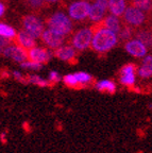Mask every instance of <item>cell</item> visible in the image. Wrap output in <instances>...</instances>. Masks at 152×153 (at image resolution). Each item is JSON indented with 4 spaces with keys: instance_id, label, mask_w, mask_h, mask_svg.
Masks as SVG:
<instances>
[{
    "instance_id": "cell-4",
    "label": "cell",
    "mask_w": 152,
    "mask_h": 153,
    "mask_svg": "<svg viewBox=\"0 0 152 153\" xmlns=\"http://www.w3.org/2000/svg\"><path fill=\"white\" fill-rule=\"evenodd\" d=\"M94 81L93 76L84 71H78L75 74H68L63 76V82L67 87L70 88H81L86 87Z\"/></svg>"
},
{
    "instance_id": "cell-7",
    "label": "cell",
    "mask_w": 152,
    "mask_h": 153,
    "mask_svg": "<svg viewBox=\"0 0 152 153\" xmlns=\"http://www.w3.org/2000/svg\"><path fill=\"white\" fill-rule=\"evenodd\" d=\"M22 27L25 28V31L34 37H39L44 32L43 22L34 15H25L22 17Z\"/></svg>"
},
{
    "instance_id": "cell-19",
    "label": "cell",
    "mask_w": 152,
    "mask_h": 153,
    "mask_svg": "<svg viewBox=\"0 0 152 153\" xmlns=\"http://www.w3.org/2000/svg\"><path fill=\"white\" fill-rule=\"evenodd\" d=\"M105 12H107V9L103 7L102 5L98 3L96 1L92 7H90V11H89V14H88V17L92 22H99L101 19H103L105 15Z\"/></svg>"
},
{
    "instance_id": "cell-32",
    "label": "cell",
    "mask_w": 152,
    "mask_h": 153,
    "mask_svg": "<svg viewBox=\"0 0 152 153\" xmlns=\"http://www.w3.org/2000/svg\"><path fill=\"white\" fill-rule=\"evenodd\" d=\"M85 1H92V0H85Z\"/></svg>"
},
{
    "instance_id": "cell-31",
    "label": "cell",
    "mask_w": 152,
    "mask_h": 153,
    "mask_svg": "<svg viewBox=\"0 0 152 153\" xmlns=\"http://www.w3.org/2000/svg\"><path fill=\"white\" fill-rule=\"evenodd\" d=\"M47 2H55V1H57V0H46Z\"/></svg>"
},
{
    "instance_id": "cell-8",
    "label": "cell",
    "mask_w": 152,
    "mask_h": 153,
    "mask_svg": "<svg viewBox=\"0 0 152 153\" xmlns=\"http://www.w3.org/2000/svg\"><path fill=\"white\" fill-rule=\"evenodd\" d=\"M90 11V5L87 1L82 0V1H76L72 3L68 9L69 15L75 20H82L85 17L88 16Z\"/></svg>"
},
{
    "instance_id": "cell-12",
    "label": "cell",
    "mask_w": 152,
    "mask_h": 153,
    "mask_svg": "<svg viewBox=\"0 0 152 153\" xmlns=\"http://www.w3.org/2000/svg\"><path fill=\"white\" fill-rule=\"evenodd\" d=\"M42 41L48 46V47L52 48V49H57V48L61 47L62 44L64 43V35L57 33L53 30L49 29L46 30L42 34Z\"/></svg>"
},
{
    "instance_id": "cell-17",
    "label": "cell",
    "mask_w": 152,
    "mask_h": 153,
    "mask_svg": "<svg viewBox=\"0 0 152 153\" xmlns=\"http://www.w3.org/2000/svg\"><path fill=\"white\" fill-rule=\"evenodd\" d=\"M95 87L100 93L109 94V95H114L117 91L116 83L112 80H101L95 84Z\"/></svg>"
},
{
    "instance_id": "cell-33",
    "label": "cell",
    "mask_w": 152,
    "mask_h": 153,
    "mask_svg": "<svg viewBox=\"0 0 152 153\" xmlns=\"http://www.w3.org/2000/svg\"><path fill=\"white\" fill-rule=\"evenodd\" d=\"M0 52H1V50H0Z\"/></svg>"
},
{
    "instance_id": "cell-28",
    "label": "cell",
    "mask_w": 152,
    "mask_h": 153,
    "mask_svg": "<svg viewBox=\"0 0 152 153\" xmlns=\"http://www.w3.org/2000/svg\"><path fill=\"white\" fill-rule=\"evenodd\" d=\"M9 44H10L9 38L0 35V48L7 47V46H9Z\"/></svg>"
},
{
    "instance_id": "cell-13",
    "label": "cell",
    "mask_w": 152,
    "mask_h": 153,
    "mask_svg": "<svg viewBox=\"0 0 152 153\" xmlns=\"http://www.w3.org/2000/svg\"><path fill=\"white\" fill-rule=\"evenodd\" d=\"M136 39L140 41L148 49H152V25H147L135 30Z\"/></svg>"
},
{
    "instance_id": "cell-3",
    "label": "cell",
    "mask_w": 152,
    "mask_h": 153,
    "mask_svg": "<svg viewBox=\"0 0 152 153\" xmlns=\"http://www.w3.org/2000/svg\"><path fill=\"white\" fill-rule=\"evenodd\" d=\"M47 25L49 29L64 36L68 35L72 30V20L62 12H57L51 15L47 19Z\"/></svg>"
},
{
    "instance_id": "cell-23",
    "label": "cell",
    "mask_w": 152,
    "mask_h": 153,
    "mask_svg": "<svg viewBox=\"0 0 152 153\" xmlns=\"http://www.w3.org/2000/svg\"><path fill=\"white\" fill-rule=\"evenodd\" d=\"M0 35L7 38H14L15 35H16V31L11 26L0 24Z\"/></svg>"
},
{
    "instance_id": "cell-27",
    "label": "cell",
    "mask_w": 152,
    "mask_h": 153,
    "mask_svg": "<svg viewBox=\"0 0 152 153\" xmlns=\"http://www.w3.org/2000/svg\"><path fill=\"white\" fill-rule=\"evenodd\" d=\"M13 76H14L15 79L18 80V81H20L22 83H27V78H25V76L22 74V72L14 71V72H13Z\"/></svg>"
},
{
    "instance_id": "cell-5",
    "label": "cell",
    "mask_w": 152,
    "mask_h": 153,
    "mask_svg": "<svg viewBox=\"0 0 152 153\" xmlns=\"http://www.w3.org/2000/svg\"><path fill=\"white\" fill-rule=\"evenodd\" d=\"M138 66L133 63L126 64L120 68L119 71V81L126 87H133L136 83Z\"/></svg>"
},
{
    "instance_id": "cell-16",
    "label": "cell",
    "mask_w": 152,
    "mask_h": 153,
    "mask_svg": "<svg viewBox=\"0 0 152 153\" xmlns=\"http://www.w3.org/2000/svg\"><path fill=\"white\" fill-rule=\"evenodd\" d=\"M137 74L142 79H149L152 76V55H146L142 65L138 67Z\"/></svg>"
},
{
    "instance_id": "cell-15",
    "label": "cell",
    "mask_w": 152,
    "mask_h": 153,
    "mask_svg": "<svg viewBox=\"0 0 152 153\" xmlns=\"http://www.w3.org/2000/svg\"><path fill=\"white\" fill-rule=\"evenodd\" d=\"M54 56L63 62H72L76 60V50L70 46H61L55 49Z\"/></svg>"
},
{
    "instance_id": "cell-25",
    "label": "cell",
    "mask_w": 152,
    "mask_h": 153,
    "mask_svg": "<svg viewBox=\"0 0 152 153\" xmlns=\"http://www.w3.org/2000/svg\"><path fill=\"white\" fill-rule=\"evenodd\" d=\"M45 0H26V4L31 9H40L44 5Z\"/></svg>"
},
{
    "instance_id": "cell-6",
    "label": "cell",
    "mask_w": 152,
    "mask_h": 153,
    "mask_svg": "<svg viewBox=\"0 0 152 153\" xmlns=\"http://www.w3.org/2000/svg\"><path fill=\"white\" fill-rule=\"evenodd\" d=\"M93 35L94 33L92 28L80 29L75 33L74 37H72V46L78 50H84L90 46Z\"/></svg>"
},
{
    "instance_id": "cell-26",
    "label": "cell",
    "mask_w": 152,
    "mask_h": 153,
    "mask_svg": "<svg viewBox=\"0 0 152 153\" xmlns=\"http://www.w3.org/2000/svg\"><path fill=\"white\" fill-rule=\"evenodd\" d=\"M48 80H49L50 83H57V82L61 80V76L59 74V72L52 70V71L49 72V78H48Z\"/></svg>"
},
{
    "instance_id": "cell-11",
    "label": "cell",
    "mask_w": 152,
    "mask_h": 153,
    "mask_svg": "<svg viewBox=\"0 0 152 153\" xmlns=\"http://www.w3.org/2000/svg\"><path fill=\"white\" fill-rule=\"evenodd\" d=\"M3 55L12 59L13 61L18 63H22L28 60V51L20 46H7L3 50Z\"/></svg>"
},
{
    "instance_id": "cell-1",
    "label": "cell",
    "mask_w": 152,
    "mask_h": 153,
    "mask_svg": "<svg viewBox=\"0 0 152 153\" xmlns=\"http://www.w3.org/2000/svg\"><path fill=\"white\" fill-rule=\"evenodd\" d=\"M93 39H92V49L96 52L103 53L111 50L117 45L118 38L115 32L107 28H99L93 31Z\"/></svg>"
},
{
    "instance_id": "cell-29",
    "label": "cell",
    "mask_w": 152,
    "mask_h": 153,
    "mask_svg": "<svg viewBox=\"0 0 152 153\" xmlns=\"http://www.w3.org/2000/svg\"><path fill=\"white\" fill-rule=\"evenodd\" d=\"M4 12H5V7H4V4L0 2V17H1L3 14H4Z\"/></svg>"
},
{
    "instance_id": "cell-18",
    "label": "cell",
    "mask_w": 152,
    "mask_h": 153,
    "mask_svg": "<svg viewBox=\"0 0 152 153\" xmlns=\"http://www.w3.org/2000/svg\"><path fill=\"white\" fill-rule=\"evenodd\" d=\"M127 9L126 0H109V10L115 16H122Z\"/></svg>"
},
{
    "instance_id": "cell-22",
    "label": "cell",
    "mask_w": 152,
    "mask_h": 153,
    "mask_svg": "<svg viewBox=\"0 0 152 153\" xmlns=\"http://www.w3.org/2000/svg\"><path fill=\"white\" fill-rule=\"evenodd\" d=\"M27 83L33 84V85L39 86V87H48L50 85L49 80H45L44 78H42L39 76H36V74L29 76L27 78Z\"/></svg>"
},
{
    "instance_id": "cell-2",
    "label": "cell",
    "mask_w": 152,
    "mask_h": 153,
    "mask_svg": "<svg viewBox=\"0 0 152 153\" xmlns=\"http://www.w3.org/2000/svg\"><path fill=\"white\" fill-rule=\"evenodd\" d=\"M121 17H122V24L128 25L134 29L142 28L143 26H147V25H152V16L132 5L127 7L124 15Z\"/></svg>"
},
{
    "instance_id": "cell-14",
    "label": "cell",
    "mask_w": 152,
    "mask_h": 153,
    "mask_svg": "<svg viewBox=\"0 0 152 153\" xmlns=\"http://www.w3.org/2000/svg\"><path fill=\"white\" fill-rule=\"evenodd\" d=\"M15 43L20 47L25 48V49H30V48L35 47L36 43L34 39V36H32L30 33L27 31H19L15 35Z\"/></svg>"
},
{
    "instance_id": "cell-9",
    "label": "cell",
    "mask_w": 152,
    "mask_h": 153,
    "mask_svg": "<svg viewBox=\"0 0 152 153\" xmlns=\"http://www.w3.org/2000/svg\"><path fill=\"white\" fill-rule=\"evenodd\" d=\"M124 49L126 51L129 53L130 55L134 57H137V59H140V57H144L147 55L148 49L145 45L138 39H130V41L126 42L124 43Z\"/></svg>"
},
{
    "instance_id": "cell-10",
    "label": "cell",
    "mask_w": 152,
    "mask_h": 153,
    "mask_svg": "<svg viewBox=\"0 0 152 153\" xmlns=\"http://www.w3.org/2000/svg\"><path fill=\"white\" fill-rule=\"evenodd\" d=\"M51 59V53L45 49V48L33 47L28 49V60L32 62L39 63V64H46Z\"/></svg>"
},
{
    "instance_id": "cell-30",
    "label": "cell",
    "mask_w": 152,
    "mask_h": 153,
    "mask_svg": "<svg viewBox=\"0 0 152 153\" xmlns=\"http://www.w3.org/2000/svg\"><path fill=\"white\" fill-rule=\"evenodd\" d=\"M0 137H1V139H2V141H3V143H4V138H5V132H3V133L2 134H1V135H0Z\"/></svg>"
},
{
    "instance_id": "cell-21",
    "label": "cell",
    "mask_w": 152,
    "mask_h": 153,
    "mask_svg": "<svg viewBox=\"0 0 152 153\" xmlns=\"http://www.w3.org/2000/svg\"><path fill=\"white\" fill-rule=\"evenodd\" d=\"M135 30L136 29L132 28V27L128 26V25L122 24V28H121V30L118 33L119 39H120L121 42H124V43L130 41L131 38H132V36L135 34Z\"/></svg>"
},
{
    "instance_id": "cell-20",
    "label": "cell",
    "mask_w": 152,
    "mask_h": 153,
    "mask_svg": "<svg viewBox=\"0 0 152 153\" xmlns=\"http://www.w3.org/2000/svg\"><path fill=\"white\" fill-rule=\"evenodd\" d=\"M130 5L152 16V0H128Z\"/></svg>"
},
{
    "instance_id": "cell-24",
    "label": "cell",
    "mask_w": 152,
    "mask_h": 153,
    "mask_svg": "<svg viewBox=\"0 0 152 153\" xmlns=\"http://www.w3.org/2000/svg\"><path fill=\"white\" fill-rule=\"evenodd\" d=\"M20 66L25 69H28V70H39L42 69V66L43 65L39 64V63H35V62H32V61H25V62L20 63Z\"/></svg>"
}]
</instances>
